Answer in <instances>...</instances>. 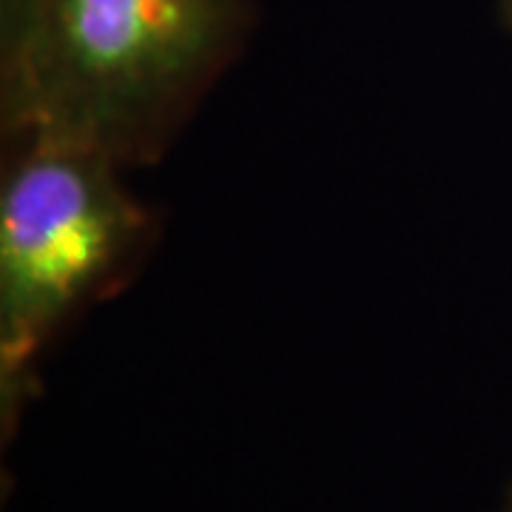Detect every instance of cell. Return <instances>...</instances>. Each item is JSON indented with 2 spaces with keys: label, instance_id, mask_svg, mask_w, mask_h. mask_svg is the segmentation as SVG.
I'll return each mask as SVG.
<instances>
[{
  "label": "cell",
  "instance_id": "cell-1",
  "mask_svg": "<svg viewBox=\"0 0 512 512\" xmlns=\"http://www.w3.org/2000/svg\"><path fill=\"white\" fill-rule=\"evenodd\" d=\"M256 15L259 0H0L3 137L151 163L237 63Z\"/></svg>",
  "mask_w": 512,
  "mask_h": 512
},
{
  "label": "cell",
  "instance_id": "cell-3",
  "mask_svg": "<svg viewBox=\"0 0 512 512\" xmlns=\"http://www.w3.org/2000/svg\"><path fill=\"white\" fill-rule=\"evenodd\" d=\"M495 12L504 23V29L512 35V0H495Z\"/></svg>",
  "mask_w": 512,
  "mask_h": 512
},
{
  "label": "cell",
  "instance_id": "cell-4",
  "mask_svg": "<svg viewBox=\"0 0 512 512\" xmlns=\"http://www.w3.org/2000/svg\"><path fill=\"white\" fill-rule=\"evenodd\" d=\"M504 512H512V490H510V498H507V507H504Z\"/></svg>",
  "mask_w": 512,
  "mask_h": 512
},
{
  "label": "cell",
  "instance_id": "cell-2",
  "mask_svg": "<svg viewBox=\"0 0 512 512\" xmlns=\"http://www.w3.org/2000/svg\"><path fill=\"white\" fill-rule=\"evenodd\" d=\"M0 183V402L18 419L43 350L123 282L154 234L111 157L55 137H6Z\"/></svg>",
  "mask_w": 512,
  "mask_h": 512
}]
</instances>
